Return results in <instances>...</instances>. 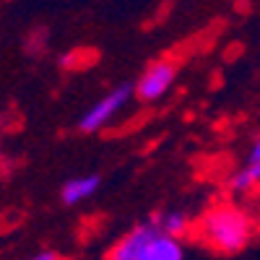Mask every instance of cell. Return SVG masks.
Instances as JSON below:
<instances>
[{
  "instance_id": "6da1fadb",
  "label": "cell",
  "mask_w": 260,
  "mask_h": 260,
  "mask_svg": "<svg viewBox=\"0 0 260 260\" xmlns=\"http://www.w3.org/2000/svg\"><path fill=\"white\" fill-rule=\"evenodd\" d=\"M195 237L216 255H237L257 237V219L237 203H216L195 221Z\"/></svg>"
},
{
  "instance_id": "7a4b0ae2",
  "label": "cell",
  "mask_w": 260,
  "mask_h": 260,
  "mask_svg": "<svg viewBox=\"0 0 260 260\" xmlns=\"http://www.w3.org/2000/svg\"><path fill=\"white\" fill-rule=\"evenodd\" d=\"M136 99V86L133 83H120L115 89H110L107 94H102L89 110H86L78 120V130L86 136H94V133H102L104 127H110L117 115L125 110V107Z\"/></svg>"
},
{
  "instance_id": "3957f363",
  "label": "cell",
  "mask_w": 260,
  "mask_h": 260,
  "mask_svg": "<svg viewBox=\"0 0 260 260\" xmlns=\"http://www.w3.org/2000/svg\"><path fill=\"white\" fill-rule=\"evenodd\" d=\"M180 76V60L177 57H159L148 62L143 73L136 78V102L141 104H154L164 99Z\"/></svg>"
},
{
  "instance_id": "277c9868",
  "label": "cell",
  "mask_w": 260,
  "mask_h": 260,
  "mask_svg": "<svg viewBox=\"0 0 260 260\" xmlns=\"http://www.w3.org/2000/svg\"><path fill=\"white\" fill-rule=\"evenodd\" d=\"M226 187L232 195H240V198L260 190V133L250 141V146L245 151V159L229 175Z\"/></svg>"
},
{
  "instance_id": "5b68a950",
  "label": "cell",
  "mask_w": 260,
  "mask_h": 260,
  "mask_svg": "<svg viewBox=\"0 0 260 260\" xmlns=\"http://www.w3.org/2000/svg\"><path fill=\"white\" fill-rule=\"evenodd\" d=\"M161 232H159V226H156V221H154V216L151 219H143V221H138L136 226H130L120 240L112 245V250H110V255H107V260H136L151 242L156 240Z\"/></svg>"
},
{
  "instance_id": "8992f818",
  "label": "cell",
  "mask_w": 260,
  "mask_h": 260,
  "mask_svg": "<svg viewBox=\"0 0 260 260\" xmlns=\"http://www.w3.org/2000/svg\"><path fill=\"white\" fill-rule=\"evenodd\" d=\"M102 187V175H96V172H86V175H73L68 177L62 185H60V203L62 206H81L86 203L89 198H94V195L99 192Z\"/></svg>"
},
{
  "instance_id": "52a82bcc",
  "label": "cell",
  "mask_w": 260,
  "mask_h": 260,
  "mask_svg": "<svg viewBox=\"0 0 260 260\" xmlns=\"http://www.w3.org/2000/svg\"><path fill=\"white\" fill-rule=\"evenodd\" d=\"M154 221H156V226L164 237H175V240H182V237L192 229L190 213L182 211V208H164V211L154 213Z\"/></svg>"
},
{
  "instance_id": "ba28073f",
  "label": "cell",
  "mask_w": 260,
  "mask_h": 260,
  "mask_svg": "<svg viewBox=\"0 0 260 260\" xmlns=\"http://www.w3.org/2000/svg\"><path fill=\"white\" fill-rule=\"evenodd\" d=\"M187 250L182 240H175V237H164L159 234L154 242H151L136 260H185Z\"/></svg>"
},
{
  "instance_id": "9c48e42d",
  "label": "cell",
  "mask_w": 260,
  "mask_h": 260,
  "mask_svg": "<svg viewBox=\"0 0 260 260\" xmlns=\"http://www.w3.org/2000/svg\"><path fill=\"white\" fill-rule=\"evenodd\" d=\"M47 45H50V31L47 29H34L29 37H26V52L34 57H39L42 52L47 50Z\"/></svg>"
},
{
  "instance_id": "30bf717a",
  "label": "cell",
  "mask_w": 260,
  "mask_h": 260,
  "mask_svg": "<svg viewBox=\"0 0 260 260\" xmlns=\"http://www.w3.org/2000/svg\"><path fill=\"white\" fill-rule=\"evenodd\" d=\"M18 260H62V255H60L57 250H52V247H42V250H37V252H31V255L18 257Z\"/></svg>"
},
{
  "instance_id": "8fae6325",
  "label": "cell",
  "mask_w": 260,
  "mask_h": 260,
  "mask_svg": "<svg viewBox=\"0 0 260 260\" xmlns=\"http://www.w3.org/2000/svg\"><path fill=\"white\" fill-rule=\"evenodd\" d=\"M257 216H260V190H257Z\"/></svg>"
}]
</instances>
